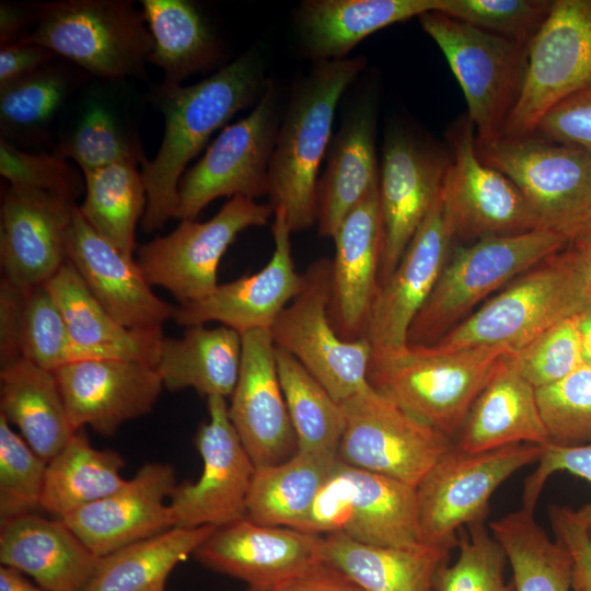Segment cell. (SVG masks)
I'll return each instance as SVG.
<instances>
[{
  "label": "cell",
  "mask_w": 591,
  "mask_h": 591,
  "mask_svg": "<svg viewBox=\"0 0 591 591\" xmlns=\"http://www.w3.org/2000/svg\"><path fill=\"white\" fill-rule=\"evenodd\" d=\"M206 568L275 590L321 559V535L241 519L217 528L193 555Z\"/></svg>",
  "instance_id": "24"
},
{
  "label": "cell",
  "mask_w": 591,
  "mask_h": 591,
  "mask_svg": "<svg viewBox=\"0 0 591 591\" xmlns=\"http://www.w3.org/2000/svg\"><path fill=\"white\" fill-rule=\"evenodd\" d=\"M275 248L269 262L256 274L218 285L209 296L174 309L173 320L186 327L220 322L241 335L270 329L281 311L303 287L291 253V230L282 209L274 212Z\"/></svg>",
  "instance_id": "22"
},
{
  "label": "cell",
  "mask_w": 591,
  "mask_h": 591,
  "mask_svg": "<svg viewBox=\"0 0 591 591\" xmlns=\"http://www.w3.org/2000/svg\"><path fill=\"white\" fill-rule=\"evenodd\" d=\"M276 84H267L252 112L225 126L178 183L176 219L195 220L220 197L268 195L269 165L280 125Z\"/></svg>",
  "instance_id": "10"
},
{
  "label": "cell",
  "mask_w": 591,
  "mask_h": 591,
  "mask_svg": "<svg viewBox=\"0 0 591 591\" xmlns=\"http://www.w3.org/2000/svg\"><path fill=\"white\" fill-rule=\"evenodd\" d=\"M541 136L591 152V88L563 100L538 121Z\"/></svg>",
  "instance_id": "53"
},
{
  "label": "cell",
  "mask_w": 591,
  "mask_h": 591,
  "mask_svg": "<svg viewBox=\"0 0 591 591\" xmlns=\"http://www.w3.org/2000/svg\"><path fill=\"white\" fill-rule=\"evenodd\" d=\"M0 563L47 591H81L100 557L62 519L33 512L0 521Z\"/></svg>",
  "instance_id": "29"
},
{
  "label": "cell",
  "mask_w": 591,
  "mask_h": 591,
  "mask_svg": "<svg viewBox=\"0 0 591 591\" xmlns=\"http://www.w3.org/2000/svg\"><path fill=\"white\" fill-rule=\"evenodd\" d=\"M55 154L73 160L83 174L120 162L141 164L143 160L136 143L121 132L111 113L99 104L90 106L73 135Z\"/></svg>",
  "instance_id": "49"
},
{
  "label": "cell",
  "mask_w": 591,
  "mask_h": 591,
  "mask_svg": "<svg viewBox=\"0 0 591 591\" xmlns=\"http://www.w3.org/2000/svg\"><path fill=\"white\" fill-rule=\"evenodd\" d=\"M523 376L537 390L554 384L584 364L577 314L555 324L513 352Z\"/></svg>",
  "instance_id": "50"
},
{
  "label": "cell",
  "mask_w": 591,
  "mask_h": 591,
  "mask_svg": "<svg viewBox=\"0 0 591 591\" xmlns=\"http://www.w3.org/2000/svg\"><path fill=\"white\" fill-rule=\"evenodd\" d=\"M451 154L404 123L387 128L379 169L383 245L379 287L394 271L437 200Z\"/></svg>",
  "instance_id": "16"
},
{
  "label": "cell",
  "mask_w": 591,
  "mask_h": 591,
  "mask_svg": "<svg viewBox=\"0 0 591 591\" xmlns=\"http://www.w3.org/2000/svg\"><path fill=\"white\" fill-rule=\"evenodd\" d=\"M454 236L439 193L398 265L379 287L367 332L372 355L407 345L409 327L450 257Z\"/></svg>",
  "instance_id": "21"
},
{
  "label": "cell",
  "mask_w": 591,
  "mask_h": 591,
  "mask_svg": "<svg viewBox=\"0 0 591 591\" xmlns=\"http://www.w3.org/2000/svg\"><path fill=\"white\" fill-rule=\"evenodd\" d=\"M512 569L515 591H570L571 561L534 517L521 507L489 523Z\"/></svg>",
  "instance_id": "40"
},
{
  "label": "cell",
  "mask_w": 591,
  "mask_h": 591,
  "mask_svg": "<svg viewBox=\"0 0 591 591\" xmlns=\"http://www.w3.org/2000/svg\"><path fill=\"white\" fill-rule=\"evenodd\" d=\"M376 99L363 93L332 137L317 188L318 234L334 237L349 211L379 185L375 151Z\"/></svg>",
  "instance_id": "28"
},
{
  "label": "cell",
  "mask_w": 591,
  "mask_h": 591,
  "mask_svg": "<svg viewBox=\"0 0 591 591\" xmlns=\"http://www.w3.org/2000/svg\"><path fill=\"white\" fill-rule=\"evenodd\" d=\"M438 8L439 0H305L294 26L308 56L335 60L347 58L372 33Z\"/></svg>",
  "instance_id": "32"
},
{
  "label": "cell",
  "mask_w": 591,
  "mask_h": 591,
  "mask_svg": "<svg viewBox=\"0 0 591 591\" xmlns=\"http://www.w3.org/2000/svg\"><path fill=\"white\" fill-rule=\"evenodd\" d=\"M241 357L240 333L194 325L179 338H163L154 369L171 392L194 389L206 397H227L236 385Z\"/></svg>",
  "instance_id": "35"
},
{
  "label": "cell",
  "mask_w": 591,
  "mask_h": 591,
  "mask_svg": "<svg viewBox=\"0 0 591 591\" xmlns=\"http://www.w3.org/2000/svg\"><path fill=\"white\" fill-rule=\"evenodd\" d=\"M364 67L363 56L315 61L293 88L277 132L268 187L274 210H283L291 232L317 222L318 171L336 107Z\"/></svg>",
  "instance_id": "2"
},
{
  "label": "cell",
  "mask_w": 591,
  "mask_h": 591,
  "mask_svg": "<svg viewBox=\"0 0 591 591\" xmlns=\"http://www.w3.org/2000/svg\"><path fill=\"white\" fill-rule=\"evenodd\" d=\"M0 415L46 462L77 432L54 372L26 359L1 367Z\"/></svg>",
  "instance_id": "34"
},
{
  "label": "cell",
  "mask_w": 591,
  "mask_h": 591,
  "mask_svg": "<svg viewBox=\"0 0 591 591\" xmlns=\"http://www.w3.org/2000/svg\"><path fill=\"white\" fill-rule=\"evenodd\" d=\"M479 160L522 193L542 228L566 233L591 211V152L536 131L477 144Z\"/></svg>",
  "instance_id": "9"
},
{
  "label": "cell",
  "mask_w": 591,
  "mask_h": 591,
  "mask_svg": "<svg viewBox=\"0 0 591 591\" xmlns=\"http://www.w3.org/2000/svg\"><path fill=\"white\" fill-rule=\"evenodd\" d=\"M124 466L118 452L94 448L80 429L47 463L40 508L63 519L120 488Z\"/></svg>",
  "instance_id": "38"
},
{
  "label": "cell",
  "mask_w": 591,
  "mask_h": 591,
  "mask_svg": "<svg viewBox=\"0 0 591 591\" xmlns=\"http://www.w3.org/2000/svg\"><path fill=\"white\" fill-rule=\"evenodd\" d=\"M228 407L225 397H207L209 419L195 436L201 474L197 482L174 488L170 497L174 528H221L246 518L256 466L230 420Z\"/></svg>",
  "instance_id": "18"
},
{
  "label": "cell",
  "mask_w": 591,
  "mask_h": 591,
  "mask_svg": "<svg viewBox=\"0 0 591 591\" xmlns=\"http://www.w3.org/2000/svg\"><path fill=\"white\" fill-rule=\"evenodd\" d=\"M345 429L336 456L417 488L454 441L372 386L341 402Z\"/></svg>",
  "instance_id": "11"
},
{
  "label": "cell",
  "mask_w": 591,
  "mask_h": 591,
  "mask_svg": "<svg viewBox=\"0 0 591 591\" xmlns=\"http://www.w3.org/2000/svg\"><path fill=\"white\" fill-rule=\"evenodd\" d=\"M266 84L263 60L252 49L195 84L163 81L155 88L153 100L165 128L155 157L141 162L147 195L141 227L147 233L176 219L178 183L187 164L217 129L260 97Z\"/></svg>",
  "instance_id": "1"
},
{
  "label": "cell",
  "mask_w": 591,
  "mask_h": 591,
  "mask_svg": "<svg viewBox=\"0 0 591 591\" xmlns=\"http://www.w3.org/2000/svg\"><path fill=\"white\" fill-rule=\"evenodd\" d=\"M549 0H439L438 12L528 45L548 15Z\"/></svg>",
  "instance_id": "48"
},
{
  "label": "cell",
  "mask_w": 591,
  "mask_h": 591,
  "mask_svg": "<svg viewBox=\"0 0 591 591\" xmlns=\"http://www.w3.org/2000/svg\"><path fill=\"white\" fill-rule=\"evenodd\" d=\"M568 247L578 268L588 305H591V241L573 237Z\"/></svg>",
  "instance_id": "59"
},
{
  "label": "cell",
  "mask_w": 591,
  "mask_h": 591,
  "mask_svg": "<svg viewBox=\"0 0 591 591\" xmlns=\"http://www.w3.org/2000/svg\"><path fill=\"white\" fill-rule=\"evenodd\" d=\"M67 260L120 325L162 328L173 317L175 306L153 292L137 260L95 232L78 207L68 233Z\"/></svg>",
  "instance_id": "27"
},
{
  "label": "cell",
  "mask_w": 591,
  "mask_h": 591,
  "mask_svg": "<svg viewBox=\"0 0 591 591\" xmlns=\"http://www.w3.org/2000/svg\"><path fill=\"white\" fill-rule=\"evenodd\" d=\"M537 402L551 441L564 445L591 442V366L537 389Z\"/></svg>",
  "instance_id": "47"
},
{
  "label": "cell",
  "mask_w": 591,
  "mask_h": 591,
  "mask_svg": "<svg viewBox=\"0 0 591 591\" xmlns=\"http://www.w3.org/2000/svg\"><path fill=\"white\" fill-rule=\"evenodd\" d=\"M241 336L229 417L256 467L278 464L298 451V441L277 372L276 345L269 329Z\"/></svg>",
  "instance_id": "20"
},
{
  "label": "cell",
  "mask_w": 591,
  "mask_h": 591,
  "mask_svg": "<svg viewBox=\"0 0 591 591\" xmlns=\"http://www.w3.org/2000/svg\"><path fill=\"white\" fill-rule=\"evenodd\" d=\"M331 265L326 257L303 273V287L270 331L275 345L292 355L339 403L371 387L369 339H341L329 321Z\"/></svg>",
  "instance_id": "12"
},
{
  "label": "cell",
  "mask_w": 591,
  "mask_h": 591,
  "mask_svg": "<svg viewBox=\"0 0 591 591\" xmlns=\"http://www.w3.org/2000/svg\"><path fill=\"white\" fill-rule=\"evenodd\" d=\"M591 88V0H555L528 44L519 100L501 136L535 130L563 100Z\"/></svg>",
  "instance_id": "15"
},
{
  "label": "cell",
  "mask_w": 591,
  "mask_h": 591,
  "mask_svg": "<svg viewBox=\"0 0 591 591\" xmlns=\"http://www.w3.org/2000/svg\"><path fill=\"white\" fill-rule=\"evenodd\" d=\"M141 8L152 38L149 61L164 72V82L181 84L212 65L218 55L216 39L192 2L142 0Z\"/></svg>",
  "instance_id": "39"
},
{
  "label": "cell",
  "mask_w": 591,
  "mask_h": 591,
  "mask_svg": "<svg viewBox=\"0 0 591 591\" xmlns=\"http://www.w3.org/2000/svg\"><path fill=\"white\" fill-rule=\"evenodd\" d=\"M556 472H568L591 483V442L564 445L551 441L542 445L537 466L525 479L521 507L534 511L547 478ZM575 512L591 537V500Z\"/></svg>",
  "instance_id": "52"
},
{
  "label": "cell",
  "mask_w": 591,
  "mask_h": 591,
  "mask_svg": "<svg viewBox=\"0 0 591 591\" xmlns=\"http://www.w3.org/2000/svg\"><path fill=\"white\" fill-rule=\"evenodd\" d=\"M21 290L1 279L0 285V361L1 367L21 358L18 344V314Z\"/></svg>",
  "instance_id": "57"
},
{
  "label": "cell",
  "mask_w": 591,
  "mask_h": 591,
  "mask_svg": "<svg viewBox=\"0 0 591 591\" xmlns=\"http://www.w3.org/2000/svg\"><path fill=\"white\" fill-rule=\"evenodd\" d=\"M217 528H172L100 557L81 591H153L165 587L171 571L215 532Z\"/></svg>",
  "instance_id": "37"
},
{
  "label": "cell",
  "mask_w": 591,
  "mask_h": 591,
  "mask_svg": "<svg viewBox=\"0 0 591 591\" xmlns=\"http://www.w3.org/2000/svg\"><path fill=\"white\" fill-rule=\"evenodd\" d=\"M578 237L591 241V211L586 218L572 230L570 239ZM570 241V240H569Z\"/></svg>",
  "instance_id": "62"
},
{
  "label": "cell",
  "mask_w": 591,
  "mask_h": 591,
  "mask_svg": "<svg viewBox=\"0 0 591 591\" xmlns=\"http://www.w3.org/2000/svg\"><path fill=\"white\" fill-rule=\"evenodd\" d=\"M548 519L555 540L571 561V590L591 591V537L573 509L549 506Z\"/></svg>",
  "instance_id": "54"
},
{
  "label": "cell",
  "mask_w": 591,
  "mask_h": 591,
  "mask_svg": "<svg viewBox=\"0 0 591 591\" xmlns=\"http://www.w3.org/2000/svg\"><path fill=\"white\" fill-rule=\"evenodd\" d=\"M68 86L66 73L50 65L0 86L2 135L31 132L46 125Z\"/></svg>",
  "instance_id": "45"
},
{
  "label": "cell",
  "mask_w": 591,
  "mask_h": 591,
  "mask_svg": "<svg viewBox=\"0 0 591 591\" xmlns=\"http://www.w3.org/2000/svg\"><path fill=\"white\" fill-rule=\"evenodd\" d=\"M333 240L328 316L338 336L354 341L367 337L379 290L383 245L379 185L349 211Z\"/></svg>",
  "instance_id": "25"
},
{
  "label": "cell",
  "mask_w": 591,
  "mask_h": 591,
  "mask_svg": "<svg viewBox=\"0 0 591 591\" xmlns=\"http://www.w3.org/2000/svg\"><path fill=\"white\" fill-rule=\"evenodd\" d=\"M0 591H47L35 582H31L19 570L2 566L0 567Z\"/></svg>",
  "instance_id": "60"
},
{
  "label": "cell",
  "mask_w": 591,
  "mask_h": 591,
  "mask_svg": "<svg viewBox=\"0 0 591 591\" xmlns=\"http://www.w3.org/2000/svg\"><path fill=\"white\" fill-rule=\"evenodd\" d=\"M47 463L0 415V521L40 508Z\"/></svg>",
  "instance_id": "46"
},
{
  "label": "cell",
  "mask_w": 591,
  "mask_h": 591,
  "mask_svg": "<svg viewBox=\"0 0 591 591\" xmlns=\"http://www.w3.org/2000/svg\"><path fill=\"white\" fill-rule=\"evenodd\" d=\"M275 591H363L337 568L320 560Z\"/></svg>",
  "instance_id": "56"
},
{
  "label": "cell",
  "mask_w": 591,
  "mask_h": 591,
  "mask_svg": "<svg viewBox=\"0 0 591 591\" xmlns=\"http://www.w3.org/2000/svg\"><path fill=\"white\" fill-rule=\"evenodd\" d=\"M138 163L120 162L84 173L85 197L81 216L102 237L128 256L136 251V228L147 195Z\"/></svg>",
  "instance_id": "41"
},
{
  "label": "cell",
  "mask_w": 591,
  "mask_h": 591,
  "mask_svg": "<svg viewBox=\"0 0 591 591\" xmlns=\"http://www.w3.org/2000/svg\"><path fill=\"white\" fill-rule=\"evenodd\" d=\"M300 531L341 533L361 543L419 544L416 488L338 459Z\"/></svg>",
  "instance_id": "13"
},
{
  "label": "cell",
  "mask_w": 591,
  "mask_h": 591,
  "mask_svg": "<svg viewBox=\"0 0 591 591\" xmlns=\"http://www.w3.org/2000/svg\"><path fill=\"white\" fill-rule=\"evenodd\" d=\"M445 56L464 93L475 142L501 137L524 81L528 45L500 37L438 11L418 16Z\"/></svg>",
  "instance_id": "7"
},
{
  "label": "cell",
  "mask_w": 591,
  "mask_h": 591,
  "mask_svg": "<svg viewBox=\"0 0 591 591\" xmlns=\"http://www.w3.org/2000/svg\"><path fill=\"white\" fill-rule=\"evenodd\" d=\"M459 533V555L453 565H442L433 581V591H515L506 582V552L485 521L471 523Z\"/></svg>",
  "instance_id": "44"
},
{
  "label": "cell",
  "mask_w": 591,
  "mask_h": 591,
  "mask_svg": "<svg viewBox=\"0 0 591 591\" xmlns=\"http://www.w3.org/2000/svg\"><path fill=\"white\" fill-rule=\"evenodd\" d=\"M34 28L23 39L42 45L93 76L146 74L152 38L142 11L126 0H58L34 5Z\"/></svg>",
  "instance_id": "6"
},
{
  "label": "cell",
  "mask_w": 591,
  "mask_h": 591,
  "mask_svg": "<svg viewBox=\"0 0 591 591\" xmlns=\"http://www.w3.org/2000/svg\"><path fill=\"white\" fill-rule=\"evenodd\" d=\"M56 56L42 45L24 40L1 46L0 86L50 65Z\"/></svg>",
  "instance_id": "55"
},
{
  "label": "cell",
  "mask_w": 591,
  "mask_h": 591,
  "mask_svg": "<svg viewBox=\"0 0 591 591\" xmlns=\"http://www.w3.org/2000/svg\"><path fill=\"white\" fill-rule=\"evenodd\" d=\"M511 352L501 346L441 350L407 344L372 355L368 380L402 409L452 439L500 360Z\"/></svg>",
  "instance_id": "3"
},
{
  "label": "cell",
  "mask_w": 591,
  "mask_h": 591,
  "mask_svg": "<svg viewBox=\"0 0 591 591\" xmlns=\"http://www.w3.org/2000/svg\"><path fill=\"white\" fill-rule=\"evenodd\" d=\"M34 21L31 13L19 4L1 2L0 4V44L1 46L23 40L28 21Z\"/></svg>",
  "instance_id": "58"
},
{
  "label": "cell",
  "mask_w": 591,
  "mask_h": 591,
  "mask_svg": "<svg viewBox=\"0 0 591 591\" xmlns=\"http://www.w3.org/2000/svg\"><path fill=\"white\" fill-rule=\"evenodd\" d=\"M276 366L298 450L336 454L345 429L341 403L292 355L277 346Z\"/></svg>",
  "instance_id": "42"
},
{
  "label": "cell",
  "mask_w": 591,
  "mask_h": 591,
  "mask_svg": "<svg viewBox=\"0 0 591 591\" xmlns=\"http://www.w3.org/2000/svg\"><path fill=\"white\" fill-rule=\"evenodd\" d=\"M0 174L12 186L54 192L74 198L81 181L77 172L59 155L28 153L0 140Z\"/></svg>",
  "instance_id": "51"
},
{
  "label": "cell",
  "mask_w": 591,
  "mask_h": 591,
  "mask_svg": "<svg viewBox=\"0 0 591 591\" xmlns=\"http://www.w3.org/2000/svg\"><path fill=\"white\" fill-rule=\"evenodd\" d=\"M447 136L451 161L440 199L455 236L477 241L542 228L519 188L479 160L467 114L449 127Z\"/></svg>",
  "instance_id": "17"
},
{
  "label": "cell",
  "mask_w": 591,
  "mask_h": 591,
  "mask_svg": "<svg viewBox=\"0 0 591 591\" xmlns=\"http://www.w3.org/2000/svg\"><path fill=\"white\" fill-rule=\"evenodd\" d=\"M577 324L584 364L591 366V305L586 306L577 314Z\"/></svg>",
  "instance_id": "61"
},
{
  "label": "cell",
  "mask_w": 591,
  "mask_h": 591,
  "mask_svg": "<svg viewBox=\"0 0 591 591\" xmlns=\"http://www.w3.org/2000/svg\"><path fill=\"white\" fill-rule=\"evenodd\" d=\"M336 461L335 453L298 450L281 463L256 467L246 518L300 530Z\"/></svg>",
  "instance_id": "36"
},
{
  "label": "cell",
  "mask_w": 591,
  "mask_h": 591,
  "mask_svg": "<svg viewBox=\"0 0 591 591\" xmlns=\"http://www.w3.org/2000/svg\"><path fill=\"white\" fill-rule=\"evenodd\" d=\"M77 346V361L130 360L155 367L164 338L162 328L120 325L92 294L68 260L45 285Z\"/></svg>",
  "instance_id": "31"
},
{
  "label": "cell",
  "mask_w": 591,
  "mask_h": 591,
  "mask_svg": "<svg viewBox=\"0 0 591 591\" xmlns=\"http://www.w3.org/2000/svg\"><path fill=\"white\" fill-rule=\"evenodd\" d=\"M76 207L61 194L9 185L1 202V279L19 290L51 279L67 262Z\"/></svg>",
  "instance_id": "19"
},
{
  "label": "cell",
  "mask_w": 591,
  "mask_h": 591,
  "mask_svg": "<svg viewBox=\"0 0 591 591\" xmlns=\"http://www.w3.org/2000/svg\"><path fill=\"white\" fill-rule=\"evenodd\" d=\"M548 442L536 389L521 373L513 352L508 354L475 399L454 447L483 452L515 443Z\"/></svg>",
  "instance_id": "30"
},
{
  "label": "cell",
  "mask_w": 591,
  "mask_h": 591,
  "mask_svg": "<svg viewBox=\"0 0 591 591\" xmlns=\"http://www.w3.org/2000/svg\"><path fill=\"white\" fill-rule=\"evenodd\" d=\"M450 551L419 543L409 547L371 545L341 533L321 535V559L363 591H433Z\"/></svg>",
  "instance_id": "33"
},
{
  "label": "cell",
  "mask_w": 591,
  "mask_h": 591,
  "mask_svg": "<svg viewBox=\"0 0 591 591\" xmlns=\"http://www.w3.org/2000/svg\"><path fill=\"white\" fill-rule=\"evenodd\" d=\"M153 591H165V587L158 588V589H155Z\"/></svg>",
  "instance_id": "64"
},
{
  "label": "cell",
  "mask_w": 591,
  "mask_h": 591,
  "mask_svg": "<svg viewBox=\"0 0 591 591\" xmlns=\"http://www.w3.org/2000/svg\"><path fill=\"white\" fill-rule=\"evenodd\" d=\"M588 301L568 245L511 281L431 345L441 350L501 346L517 352Z\"/></svg>",
  "instance_id": "5"
},
{
  "label": "cell",
  "mask_w": 591,
  "mask_h": 591,
  "mask_svg": "<svg viewBox=\"0 0 591 591\" xmlns=\"http://www.w3.org/2000/svg\"><path fill=\"white\" fill-rule=\"evenodd\" d=\"M542 445L515 443L483 452L453 448L416 488L419 542L452 549L459 531L485 521L498 487L538 461Z\"/></svg>",
  "instance_id": "8"
},
{
  "label": "cell",
  "mask_w": 591,
  "mask_h": 591,
  "mask_svg": "<svg viewBox=\"0 0 591 591\" xmlns=\"http://www.w3.org/2000/svg\"><path fill=\"white\" fill-rule=\"evenodd\" d=\"M174 468L151 462L113 494L62 520L99 557L174 528L170 498Z\"/></svg>",
  "instance_id": "26"
},
{
  "label": "cell",
  "mask_w": 591,
  "mask_h": 591,
  "mask_svg": "<svg viewBox=\"0 0 591 591\" xmlns=\"http://www.w3.org/2000/svg\"><path fill=\"white\" fill-rule=\"evenodd\" d=\"M569 240L566 233L540 228L515 235L488 236L456 248L413 321L407 344H436L480 301L564 250Z\"/></svg>",
  "instance_id": "4"
},
{
  "label": "cell",
  "mask_w": 591,
  "mask_h": 591,
  "mask_svg": "<svg viewBox=\"0 0 591 591\" xmlns=\"http://www.w3.org/2000/svg\"><path fill=\"white\" fill-rule=\"evenodd\" d=\"M18 344L22 359L53 372L76 361V344L45 286L21 290Z\"/></svg>",
  "instance_id": "43"
},
{
  "label": "cell",
  "mask_w": 591,
  "mask_h": 591,
  "mask_svg": "<svg viewBox=\"0 0 591 591\" xmlns=\"http://www.w3.org/2000/svg\"><path fill=\"white\" fill-rule=\"evenodd\" d=\"M72 428L114 436L150 413L163 386L157 370L130 360H83L54 371Z\"/></svg>",
  "instance_id": "23"
},
{
  "label": "cell",
  "mask_w": 591,
  "mask_h": 591,
  "mask_svg": "<svg viewBox=\"0 0 591 591\" xmlns=\"http://www.w3.org/2000/svg\"><path fill=\"white\" fill-rule=\"evenodd\" d=\"M245 591H275V590L265 589V588H256V587H247Z\"/></svg>",
  "instance_id": "63"
},
{
  "label": "cell",
  "mask_w": 591,
  "mask_h": 591,
  "mask_svg": "<svg viewBox=\"0 0 591 591\" xmlns=\"http://www.w3.org/2000/svg\"><path fill=\"white\" fill-rule=\"evenodd\" d=\"M271 204L235 196L209 220H181L169 234L137 248L136 260L150 286L162 287L179 304L198 301L218 287L219 263L244 230L265 225Z\"/></svg>",
  "instance_id": "14"
}]
</instances>
